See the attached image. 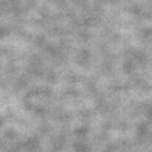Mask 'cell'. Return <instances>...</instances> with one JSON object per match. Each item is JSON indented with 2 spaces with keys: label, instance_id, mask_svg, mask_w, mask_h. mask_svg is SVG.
Here are the masks:
<instances>
[]
</instances>
